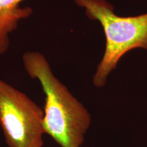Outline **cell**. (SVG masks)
Instances as JSON below:
<instances>
[{"mask_svg":"<svg viewBox=\"0 0 147 147\" xmlns=\"http://www.w3.org/2000/svg\"><path fill=\"white\" fill-rule=\"evenodd\" d=\"M23 61L29 76L38 79L45 95V134L61 147H80L91 123L87 110L54 76L41 53L28 51L24 53Z\"/></svg>","mask_w":147,"mask_h":147,"instance_id":"cell-1","label":"cell"},{"mask_svg":"<svg viewBox=\"0 0 147 147\" xmlns=\"http://www.w3.org/2000/svg\"><path fill=\"white\" fill-rule=\"evenodd\" d=\"M83 8L87 16L101 24L106 36V49L93 78L95 87L105 85L108 76L119 60L135 49L147 50V13L121 16L106 0H73Z\"/></svg>","mask_w":147,"mask_h":147,"instance_id":"cell-2","label":"cell"},{"mask_svg":"<svg viewBox=\"0 0 147 147\" xmlns=\"http://www.w3.org/2000/svg\"><path fill=\"white\" fill-rule=\"evenodd\" d=\"M43 119L34 101L0 80V126L8 147H43Z\"/></svg>","mask_w":147,"mask_h":147,"instance_id":"cell-3","label":"cell"},{"mask_svg":"<svg viewBox=\"0 0 147 147\" xmlns=\"http://www.w3.org/2000/svg\"><path fill=\"white\" fill-rule=\"evenodd\" d=\"M24 0H0V55L8 51L9 34L17 29L18 23L33 13L30 7L20 5Z\"/></svg>","mask_w":147,"mask_h":147,"instance_id":"cell-4","label":"cell"}]
</instances>
